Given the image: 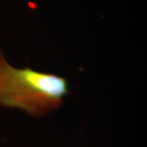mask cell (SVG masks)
<instances>
[{
    "label": "cell",
    "instance_id": "obj_1",
    "mask_svg": "<svg viewBox=\"0 0 147 147\" xmlns=\"http://www.w3.org/2000/svg\"><path fill=\"white\" fill-rule=\"evenodd\" d=\"M69 93L68 81L53 74L17 69L0 50V105L18 108L34 117L58 108Z\"/></svg>",
    "mask_w": 147,
    "mask_h": 147
}]
</instances>
